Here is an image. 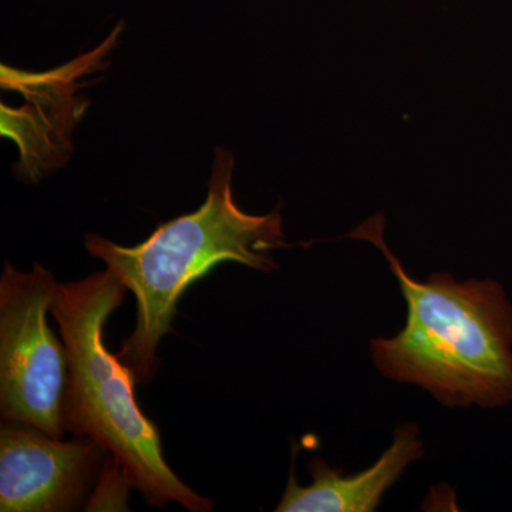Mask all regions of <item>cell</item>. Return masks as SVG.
I'll use <instances>...</instances> for the list:
<instances>
[{"instance_id":"cell-1","label":"cell","mask_w":512,"mask_h":512,"mask_svg":"<svg viewBox=\"0 0 512 512\" xmlns=\"http://www.w3.org/2000/svg\"><path fill=\"white\" fill-rule=\"evenodd\" d=\"M383 231L384 217L377 214L348 235L383 252L407 303L402 332L370 342L377 369L429 390L444 406L511 403L512 306L501 285L458 282L450 274L416 281L387 247Z\"/></svg>"},{"instance_id":"cell-2","label":"cell","mask_w":512,"mask_h":512,"mask_svg":"<svg viewBox=\"0 0 512 512\" xmlns=\"http://www.w3.org/2000/svg\"><path fill=\"white\" fill-rule=\"evenodd\" d=\"M234 156L218 148L204 204L192 214L164 222L136 247H121L96 234L86 248L136 296L137 323L117 353L137 383H146L158 367L157 348L167 333L181 296L222 262H238L272 272V251L286 247L281 212L252 215L232 195Z\"/></svg>"},{"instance_id":"cell-3","label":"cell","mask_w":512,"mask_h":512,"mask_svg":"<svg viewBox=\"0 0 512 512\" xmlns=\"http://www.w3.org/2000/svg\"><path fill=\"white\" fill-rule=\"evenodd\" d=\"M126 291L109 269L57 284L50 312L69 357L64 430L109 451L128 485L153 507L175 501L192 512L212 511V501L192 491L168 466L157 424L138 407L134 373L104 343V325L123 305Z\"/></svg>"},{"instance_id":"cell-4","label":"cell","mask_w":512,"mask_h":512,"mask_svg":"<svg viewBox=\"0 0 512 512\" xmlns=\"http://www.w3.org/2000/svg\"><path fill=\"white\" fill-rule=\"evenodd\" d=\"M57 284L43 266L35 264L26 274L5 262L0 278V410L3 420L62 439L69 357L47 323Z\"/></svg>"},{"instance_id":"cell-5","label":"cell","mask_w":512,"mask_h":512,"mask_svg":"<svg viewBox=\"0 0 512 512\" xmlns=\"http://www.w3.org/2000/svg\"><path fill=\"white\" fill-rule=\"evenodd\" d=\"M103 451L86 437L62 441L8 421L0 430V511L77 510L89 494Z\"/></svg>"},{"instance_id":"cell-6","label":"cell","mask_w":512,"mask_h":512,"mask_svg":"<svg viewBox=\"0 0 512 512\" xmlns=\"http://www.w3.org/2000/svg\"><path fill=\"white\" fill-rule=\"evenodd\" d=\"M423 456V441L416 424H403L394 431L392 446L367 470L345 476L322 458L308 464L312 484L301 487L291 471L278 512H372L383 495L413 461Z\"/></svg>"}]
</instances>
